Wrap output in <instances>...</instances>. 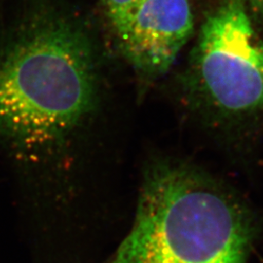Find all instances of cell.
I'll use <instances>...</instances> for the list:
<instances>
[{
  "mask_svg": "<svg viewBox=\"0 0 263 263\" xmlns=\"http://www.w3.org/2000/svg\"><path fill=\"white\" fill-rule=\"evenodd\" d=\"M253 20H263V0H245Z\"/></svg>",
  "mask_w": 263,
  "mask_h": 263,
  "instance_id": "obj_6",
  "label": "cell"
},
{
  "mask_svg": "<svg viewBox=\"0 0 263 263\" xmlns=\"http://www.w3.org/2000/svg\"><path fill=\"white\" fill-rule=\"evenodd\" d=\"M123 55L143 76L166 73L192 35L188 0H141L113 26Z\"/></svg>",
  "mask_w": 263,
  "mask_h": 263,
  "instance_id": "obj_4",
  "label": "cell"
},
{
  "mask_svg": "<svg viewBox=\"0 0 263 263\" xmlns=\"http://www.w3.org/2000/svg\"><path fill=\"white\" fill-rule=\"evenodd\" d=\"M244 210L205 174L174 161L147 170L135 220L111 263H247Z\"/></svg>",
  "mask_w": 263,
  "mask_h": 263,
  "instance_id": "obj_2",
  "label": "cell"
},
{
  "mask_svg": "<svg viewBox=\"0 0 263 263\" xmlns=\"http://www.w3.org/2000/svg\"><path fill=\"white\" fill-rule=\"evenodd\" d=\"M141 0H104V7L111 25L122 20Z\"/></svg>",
  "mask_w": 263,
  "mask_h": 263,
  "instance_id": "obj_5",
  "label": "cell"
},
{
  "mask_svg": "<svg viewBox=\"0 0 263 263\" xmlns=\"http://www.w3.org/2000/svg\"><path fill=\"white\" fill-rule=\"evenodd\" d=\"M245 0H221L204 21L193 54L195 86L228 122L263 114V37Z\"/></svg>",
  "mask_w": 263,
  "mask_h": 263,
  "instance_id": "obj_3",
  "label": "cell"
},
{
  "mask_svg": "<svg viewBox=\"0 0 263 263\" xmlns=\"http://www.w3.org/2000/svg\"><path fill=\"white\" fill-rule=\"evenodd\" d=\"M98 95L92 43L62 14L30 20L0 58V132L34 162L83 126Z\"/></svg>",
  "mask_w": 263,
  "mask_h": 263,
  "instance_id": "obj_1",
  "label": "cell"
}]
</instances>
